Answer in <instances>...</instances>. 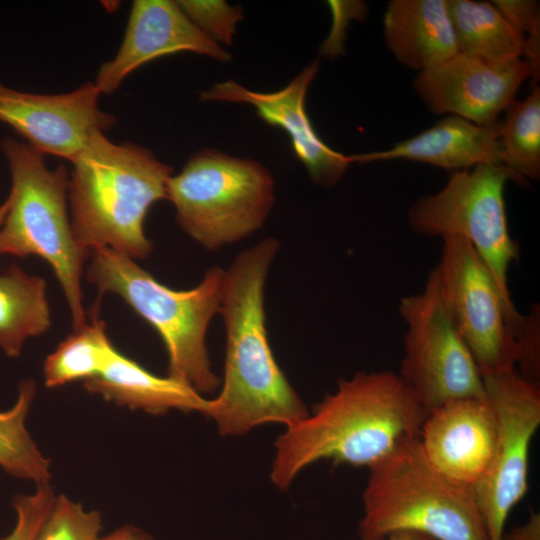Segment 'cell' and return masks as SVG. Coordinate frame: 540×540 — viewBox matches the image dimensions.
<instances>
[{
    "label": "cell",
    "mask_w": 540,
    "mask_h": 540,
    "mask_svg": "<svg viewBox=\"0 0 540 540\" xmlns=\"http://www.w3.org/2000/svg\"><path fill=\"white\" fill-rule=\"evenodd\" d=\"M279 241L267 237L240 252L225 270L219 314L226 332L222 388L204 415L222 435L267 424L287 427L309 414L275 360L266 330L265 284Z\"/></svg>",
    "instance_id": "6da1fadb"
},
{
    "label": "cell",
    "mask_w": 540,
    "mask_h": 540,
    "mask_svg": "<svg viewBox=\"0 0 540 540\" xmlns=\"http://www.w3.org/2000/svg\"><path fill=\"white\" fill-rule=\"evenodd\" d=\"M423 418L398 373L358 372L277 438L271 480L284 490L301 470L324 459L368 468L404 436L418 434Z\"/></svg>",
    "instance_id": "7a4b0ae2"
},
{
    "label": "cell",
    "mask_w": 540,
    "mask_h": 540,
    "mask_svg": "<svg viewBox=\"0 0 540 540\" xmlns=\"http://www.w3.org/2000/svg\"><path fill=\"white\" fill-rule=\"evenodd\" d=\"M67 200L74 238L89 251L109 248L144 259L153 244L144 232L150 207L167 199L172 168L132 142L95 131L71 162Z\"/></svg>",
    "instance_id": "3957f363"
},
{
    "label": "cell",
    "mask_w": 540,
    "mask_h": 540,
    "mask_svg": "<svg viewBox=\"0 0 540 540\" xmlns=\"http://www.w3.org/2000/svg\"><path fill=\"white\" fill-rule=\"evenodd\" d=\"M361 540L413 531L436 540H489L472 488L439 472L417 434L407 435L368 467Z\"/></svg>",
    "instance_id": "277c9868"
},
{
    "label": "cell",
    "mask_w": 540,
    "mask_h": 540,
    "mask_svg": "<svg viewBox=\"0 0 540 540\" xmlns=\"http://www.w3.org/2000/svg\"><path fill=\"white\" fill-rule=\"evenodd\" d=\"M87 280L99 293L120 296L160 335L168 355V376L198 393L210 394L220 385L211 369L206 336L219 313L225 270L209 268L201 282L188 290H174L157 281L134 259L109 248L90 251Z\"/></svg>",
    "instance_id": "5b68a950"
},
{
    "label": "cell",
    "mask_w": 540,
    "mask_h": 540,
    "mask_svg": "<svg viewBox=\"0 0 540 540\" xmlns=\"http://www.w3.org/2000/svg\"><path fill=\"white\" fill-rule=\"evenodd\" d=\"M11 188L9 208L0 226V255L38 256L52 268L70 309L73 328L86 313L81 279L90 251L74 238L67 209L69 175L64 164L50 169L45 156L27 143L1 140Z\"/></svg>",
    "instance_id": "8992f818"
},
{
    "label": "cell",
    "mask_w": 540,
    "mask_h": 540,
    "mask_svg": "<svg viewBox=\"0 0 540 540\" xmlns=\"http://www.w3.org/2000/svg\"><path fill=\"white\" fill-rule=\"evenodd\" d=\"M182 230L209 251L258 231L274 204V180L257 161L203 149L168 180Z\"/></svg>",
    "instance_id": "52a82bcc"
},
{
    "label": "cell",
    "mask_w": 540,
    "mask_h": 540,
    "mask_svg": "<svg viewBox=\"0 0 540 540\" xmlns=\"http://www.w3.org/2000/svg\"><path fill=\"white\" fill-rule=\"evenodd\" d=\"M509 180L520 183L500 164L451 171L444 187L417 199L407 216L418 234L467 240L487 266L506 304L517 310L508 284V270L520 254L508 227L505 186Z\"/></svg>",
    "instance_id": "ba28073f"
},
{
    "label": "cell",
    "mask_w": 540,
    "mask_h": 540,
    "mask_svg": "<svg viewBox=\"0 0 540 540\" xmlns=\"http://www.w3.org/2000/svg\"><path fill=\"white\" fill-rule=\"evenodd\" d=\"M442 241L435 268L458 331L481 375L516 369L518 349L540 334L539 309L528 316L511 309L467 240L445 237Z\"/></svg>",
    "instance_id": "9c48e42d"
},
{
    "label": "cell",
    "mask_w": 540,
    "mask_h": 540,
    "mask_svg": "<svg viewBox=\"0 0 540 540\" xmlns=\"http://www.w3.org/2000/svg\"><path fill=\"white\" fill-rule=\"evenodd\" d=\"M404 352L398 375L425 414L452 400L485 397L482 375L464 343L436 268L424 289L402 297Z\"/></svg>",
    "instance_id": "30bf717a"
},
{
    "label": "cell",
    "mask_w": 540,
    "mask_h": 540,
    "mask_svg": "<svg viewBox=\"0 0 540 540\" xmlns=\"http://www.w3.org/2000/svg\"><path fill=\"white\" fill-rule=\"evenodd\" d=\"M482 379L498 435L489 468L473 491L489 540H501L510 512L528 490L530 446L540 426V389L517 369Z\"/></svg>",
    "instance_id": "8fae6325"
},
{
    "label": "cell",
    "mask_w": 540,
    "mask_h": 540,
    "mask_svg": "<svg viewBox=\"0 0 540 540\" xmlns=\"http://www.w3.org/2000/svg\"><path fill=\"white\" fill-rule=\"evenodd\" d=\"M101 93L88 81L61 94H38L0 82V122L42 155L72 162L95 131H107L116 117L99 106Z\"/></svg>",
    "instance_id": "7c38bea8"
},
{
    "label": "cell",
    "mask_w": 540,
    "mask_h": 540,
    "mask_svg": "<svg viewBox=\"0 0 540 540\" xmlns=\"http://www.w3.org/2000/svg\"><path fill=\"white\" fill-rule=\"evenodd\" d=\"M530 77L532 71L523 59L490 61L458 52L443 63L418 72L413 87L435 114L490 125L498 121Z\"/></svg>",
    "instance_id": "4fadbf2b"
},
{
    "label": "cell",
    "mask_w": 540,
    "mask_h": 540,
    "mask_svg": "<svg viewBox=\"0 0 540 540\" xmlns=\"http://www.w3.org/2000/svg\"><path fill=\"white\" fill-rule=\"evenodd\" d=\"M192 52L226 62L231 55L205 35L177 1L135 0L116 55L104 62L94 81L99 92H115L126 77L157 58Z\"/></svg>",
    "instance_id": "5bb4252c"
},
{
    "label": "cell",
    "mask_w": 540,
    "mask_h": 540,
    "mask_svg": "<svg viewBox=\"0 0 540 540\" xmlns=\"http://www.w3.org/2000/svg\"><path fill=\"white\" fill-rule=\"evenodd\" d=\"M319 67V61H313L287 86L275 92L252 91L228 80L201 92L200 99L252 105L262 121L287 133L295 156L313 183L331 187L343 177L352 160L350 155L337 152L319 137L307 114L306 94Z\"/></svg>",
    "instance_id": "9a60e30c"
},
{
    "label": "cell",
    "mask_w": 540,
    "mask_h": 540,
    "mask_svg": "<svg viewBox=\"0 0 540 540\" xmlns=\"http://www.w3.org/2000/svg\"><path fill=\"white\" fill-rule=\"evenodd\" d=\"M417 435L426 458L439 472L473 489L491 463L498 422L486 396L460 398L425 414Z\"/></svg>",
    "instance_id": "2e32d148"
},
{
    "label": "cell",
    "mask_w": 540,
    "mask_h": 540,
    "mask_svg": "<svg viewBox=\"0 0 540 540\" xmlns=\"http://www.w3.org/2000/svg\"><path fill=\"white\" fill-rule=\"evenodd\" d=\"M502 121L477 125L448 115L414 137L387 150L350 155L352 163L405 159L456 171L481 164H500Z\"/></svg>",
    "instance_id": "e0dca14e"
},
{
    "label": "cell",
    "mask_w": 540,
    "mask_h": 540,
    "mask_svg": "<svg viewBox=\"0 0 540 540\" xmlns=\"http://www.w3.org/2000/svg\"><path fill=\"white\" fill-rule=\"evenodd\" d=\"M383 32L397 61L419 72L458 53L447 0H392L384 13Z\"/></svg>",
    "instance_id": "ac0fdd59"
},
{
    "label": "cell",
    "mask_w": 540,
    "mask_h": 540,
    "mask_svg": "<svg viewBox=\"0 0 540 540\" xmlns=\"http://www.w3.org/2000/svg\"><path fill=\"white\" fill-rule=\"evenodd\" d=\"M84 387L118 406L156 415L172 409L204 414L208 404V399L189 385L151 373L116 348L103 370L84 381Z\"/></svg>",
    "instance_id": "d6986e66"
},
{
    "label": "cell",
    "mask_w": 540,
    "mask_h": 540,
    "mask_svg": "<svg viewBox=\"0 0 540 540\" xmlns=\"http://www.w3.org/2000/svg\"><path fill=\"white\" fill-rule=\"evenodd\" d=\"M51 326L46 282L12 265L0 272V347L9 357L20 355L28 338Z\"/></svg>",
    "instance_id": "ffe728a7"
},
{
    "label": "cell",
    "mask_w": 540,
    "mask_h": 540,
    "mask_svg": "<svg viewBox=\"0 0 540 540\" xmlns=\"http://www.w3.org/2000/svg\"><path fill=\"white\" fill-rule=\"evenodd\" d=\"M459 53L490 60L522 59L524 38L488 1L447 0Z\"/></svg>",
    "instance_id": "44dd1931"
},
{
    "label": "cell",
    "mask_w": 540,
    "mask_h": 540,
    "mask_svg": "<svg viewBox=\"0 0 540 540\" xmlns=\"http://www.w3.org/2000/svg\"><path fill=\"white\" fill-rule=\"evenodd\" d=\"M35 394V383L32 380L22 381L15 404L0 412V466L10 475L38 486L49 483L51 463L39 450L25 425Z\"/></svg>",
    "instance_id": "7402d4cb"
},
{
    "label": "cell",
    "mask_w": 540,
    "mask_h": 540,
    "mask_svg": "<svg viewBox=\"0 0 540 540\" xmlns=\"http://www.w3.org/2000/svg\"><path fill=\"white\" fill-rule=\"evenodd\" d=\"M114 349L105 323L94 316L90 323L75 329L47 356L43 366L46 386L54 388L97 376Z\"/></svg>",
    "instance_id": "603a6c76"
},
{
    "label": "cell",
    "mask_w": 540,
    "mask_h": 540,
    "mask_svg": "<svg viewBox=\"0 0 540 540\" xmlns=\"http://www.w3.org/2000/svg\"><path fill=\"white\" fill-rule=\"evenodd\" d=\"M500 165L508 168L520 184L540 178V88L534 86L523 100H514L502 121Z\"/></svg>",
    "instance_id": "cb8c5ba5"
},
{
    "label": "cell",
    "mask_w": 540,
    "mask_h": 540,
    "mask_svg": "<svg viewBox=\"0 0 540 540\" xmlns=\"http://www.w3.org/2000/svg\"><path fill=\"white\" fill-rule=\"evenodd\" d=\"M102 529L99 512L59 495L33 540H98Z\"/></svg>",
    "instance_id": "d4e9b609"
},
{
    "label": "cell",
    "mask_w": 540,
    "mask_h": 540,
    "mask_svg": "<svg viewBox=\"0 0 540 540\" xmlns=\"http://www.w3.org/2000/svg\"><path fill=\"white\" fill-rule=\"evenodd\" d=\"M186 16L219 45H231L243 14L239 6L225 1H177Z\"/></svg>",
    "instance_id": "484cf974"
},
{
    "label": "cell",
    "mask_w": 540,
    "mask_h": 540,
    "mask_svg": "<svg viewBox=\"0 0 540 540\" xmlns=\"http://www.w3.org/2000/svg\"><path fill=\"white\" fill-rule=\"evenodd\" d=\"M56 494L48 484L38 485L28 495H18L13 500L16 522L12 531L0 540H33L47 516Z\"/></svg>",
    "instance_id": "4316f807"
},
{
    "label": "cell",
    "mask_w": 540,
    "mask_h": 540,
    "mask_svg": "<svg viewBox=\"0 0 540 540\" xmlns=\"http://www.w3.org/2000/svg\"><path fill=\"white\" fill-rule=\"evenodd\" d=\"M492 3L499 9L514 30L524 39L526 35L540 28L538 1L494 0Z\"/></svg>",
    "instance_id": "83f0119b"
},
{
    "label": "cell",
    "mask_w": 540,
    "mask_h": 540,
    "mask_svg": "<svg viewBox=\"0 0 540 540\" xmlns=\"http://www.w3.org/2000/svg\"><path fill=\"white\" fill-rule=\"evenodd\" d=\"M501 540H540V513L530 511L526 522L504 532Z\"/></svg>",
    "instance_id": "f1b7e54d"
},
{
    "label": "cell",
    "mask_w": 540,
    "mask_h": 540,
    "mask_svg": "<svg viewBox=\"0 0 540 540\" xmlns=\"http://www.w3.org/2000/svg\"><path fill=\"white\" fill-rule=\"evenodd\" d=\"M98 540H155L142 529L132 526H122L108 535L101 536Z\"/></svg>",
    "instance_id": "f546056e"
},
{
    "label": "cell",
    "mask_w": 540,
    "mask_h": 540,
    "mask_svg": "<svg viewBox=\"0 0 540 540\" xmlns=\"http://www.w3.org/2000/svg\"><path fill=\"white\" fill-rule=\"evenodd\" d=\"M385 540H436L428 535L413 531H398L391 533Z\"/></svg>",
    "instance_id": "4dcf8cb0"
},
{
    "label": "cell",
    "mask_w": 540,
    "mask_h": 540,
    "mask_svg": "<svg viewBox=\"0 0 540 540\" xmlns=\"http://www.w3.org/2000/svg\"><path fill=\"white\" fill-rule=\"evenodd\" d=\"M9 208V201L6 199L1 205H0V226L3 223V220L7 214Z\"/></svg>",
    "instance_id": "1f68e13d"
}]
</instances>
